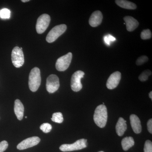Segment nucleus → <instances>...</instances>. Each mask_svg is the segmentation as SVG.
<instances>
[{"label":"nucleus","mask_w":152,"mask_h":152,"mask_svg":"<svg viewBox=\"0 0 152 152\" xmlns=\"http://www.w3.org/2000/svg\"><path fill=\"white\" fill-rule=\"evenodd\" d=\"M72 58V54L70 52L59 58L56 64V67L57 70L60 72L66 70L69 66Z\"/></svg>","instance_id":"obj_6"},{"label":"nucleus","mask_w":152,"mask_h":152,"mask_svg":"<svg viewBox=\"0 0 152 152\" xmlns=\"http://www.w3.org/2000/svg\"><path fill=\"white\" fill-rule=\"evenodd\" d=\"M29 0H22V1L23 2H26L29 1Z\"/></svg>","instance_id":"obj_31"},{"label":"nucleus","mask_w":152,"mask_h":152,"mask_svg":"<svg viewBox=\"0 0 152 152\" xmlns=\"http://www.w3.org/2000/svg\"><path fill=\"white\" fill-rule=\"evenodd\" d=\"M107 37L108 38L109 40L110 41V42H113V41H115L116 40L115 38L113 37V36L111 35H107Z\"/></svg>","instance_id":"obj_29"},{"label":"nucleus","mask_w":152,"mask_h":152,"mask_svg":"<svg viewBox=\"0 0 152 152\" xmlns=\"http://www.w3.org/2000/svg\"><path fill=\"white\" fill-rule=\"evenodd\" d=\"M94 119L95 124L99 127L103 128L105 126L107 120V111L104 105H100L96 108Z\"/></svg>","instance_id":"obj_1"},{"label":"nucleus","mask_w":152,"mask_h":152,"mask_svg":"<svg viewBox=\"0 0 152 152\" xmlns=\"http://www.w3.org/2000/svg\"><path fill=\"white\" fill-rule=\"evenodd\" d=\"M50 17L48 14H44L40 16L36 24V30L38 34H42L46 30L50 24Z\"/></svg>","instance_id":"obj_8"},{"label":"nucleus","mask_w":152,"mask_h":152,"mask_svg":"<svg viewBox=\"0 0 152 152\" xmlns=\"http://www.w3.org/2000/svg\"><path fill=\"white\" fill-rule=\"evenodd\" d=\"M60 87L59 80L58 76L51 75L47 79L46 88L49 93L53 94Z\"/></svg>","instance_id":"obj_9"},{"label":"nucleus","mask_w":152,"mask_h":152,"mask_svg":"<svg viewBox=\"0 0 152 152\" xmlns=\"http://www.w3.org/2000/svg\"><path fill=\"white\" fill-rule=\"evenodd\" d=\"M8 143L5 140L2 141L0 142V152L5 151L8 147Z\"/></svg>","instance_id":"obj_26"},{"label":"nucleus","mask_w":152,"mask_h":152,"mask_svg":"<svg viewBox=\"0 0 152 152\" xmlns=\"http://www.w3.org/2000/svg\"><path fill=\"white\" fill-rule=\"evenodd\" d=\"M121 77V75L119 72H115L112 74L109 77L106 84L107 88L112 90L116 88L119 83Z\"/></svg>","instance_id":"obj_11"},{"label":"nucleus","mask_w":152,"mask_h":152,"mask_svg":"<svg viewBox=\"0 0 152 152\" xmlns=\"http://www.w3.org/2000/svg\"><path fill=\"white\" fill-rule=\"evenodd\" d=\"M144 152H152V142L148 140L145 142L144 148Z\"/></svg>","instance_id":"obj_25"},{"label":"nucleus","mask_w":152,"mask_h":152,"mask_svg":"<svg viewBox=\"0 0 152 152\" xmlns=\"http://www.w3.org/2000/svg\"><path fill=\"white\" fill-rule=\"evenodd\" d=\"M152 75L151 71L149 69L146 70L139 77V79L142 82H145L147 80L149 76Z\"/></svg>","instance_id":"obj_20"},{"label":"nucleus","mask_w":152,"mask_h":152,"mask_svg":"<svg viewBox=\"0 0 152 152\" xmlns=\"http://www.w3.org/2000/svg\"><path fill=\"white\" fill-rule=\"evenodd\" d=\"M52 121L55 123L61 124L64 121L62 114L60 112L53 113L51 118Z\"/></svg>","instance_id":"obj_19"},{"label":"nucleus","mask_w":152,"mask_h":152,"mask_svg":"<svg viewBox=\"0 0 152 152\" xmlns=\"http://www.w3.org/2000/svg\"><path fill=\"white\" fill-rule=\"evenodd\" d=\"M104 41L105 43L108 45H110V41L109 40L107 36H104Z\"/></svg>","instance_id":"obj_28"},{"label":"nucleus","mask_w":152,"mask_h":152,"mask_svg":"<svg viewBox=\"0 0 152 152\" xmlns=\"http://www.w3.org/2000/svg\"><path fill=\"white\" fill-rule=\"evenodd\" d=\"M104 152L103 151H100V152Z\"/></svg>","instance_id":"obj_33"},{"label":"nucleus","mask_w":152,"mask_h":152,"mask_svg":"<svg viewBox=\"0 0 152 152\" xmlns=\"http://www.w3.org/2000/svg\"><path fill=\"white\" fill-rule=\"evenodd\" d=\"M25 118H27V117L26 116L25 117Z\"/></svg>","instance_id":"obj_32"},{"label":"nucleus","mask_w":152,"mask_h":152,"mask_svg":"<svg viewBox=\"0 0 152 152\" xmlns=\"http://www.w3.org/2000/svg\"><path fill=\"white\" fill-rule=\"evenodd\" d=\"M40 129L43 132L48 133L51 131L52 126L51 125L48 123H44L40 126Z\"/></svg>","instance_id":"obj_23"},{"label":"nucleus","mask_w":152,"mask_h":152,"mask_svg":"<svg viewBox=\"0 0 152 152\" xmlns=\"http://www.w3.org/2000/svg\"><path fill=\"white\" fill-rule=\"evenodd\" d=\"M148 61V58L146 56H142L139 57L136 62V65L141 66Z\"/></svg>","instance_id":"obj_24"},{"label":"nucleus","mask_w":152,"mask_h":152,"mask_svg":"<svg viewBox=\"0 0 152 152\" xmlns=\"http://www.w3.org/2000/svg\"><path fill=\"white\" fill-rule=\"evenodd\" d=\"M87 140L82 139L78 140L74 143L64 144L60 147V150L63 152L72 151L83 149L87 146Z\"/></svg>","instance_id":"obj_3"},{"label":"nucleus","mask_w":152,"mask_h":152,"mask_svg":"<svg viewBox=\"0 0 152 152\" xmlns=\"http://www.w3.org/2000/svg\"><path fill=\"white\" fill-rule=\"evenodd\" d=\"M12 60L13 64L15 67L20 68L24 63V56L22 48L15 47L12 53Z\"/></svg>","instance_id":"obj_5"},{"label":"nucleus","mask_w":152,"mask_h":152,"mask_svg":"<svg viewBox=\"0 0 152 152\" xmlns=\"http://www.w3.org/2000/svg\"><path fill=\"white\" fill-rule=\"evenodd\" d=\"M66 25L61 24L56 26L51 30L46 37V41L48 43L55 42L58 38L62 35L66 30Z\"/></svg>","instance_id":"obj_4"},{"label":"nucleus","mask_w":152,"mask_h":152,"mask_svg":"<svg viewBox=\"0 0 152 152\" xmlns=\"http://www.w3.org/2000/svg\"><path fill=\"white\" fill-rule=\"evenodd\" d=\"M40 140V139L37 137L28 138L20 143L17 146V148L19 150L26 149L37 145Z\"/></svg>","instance_id":"obj_10"},{"label":"nucleus","mask_w":152,"mask_h":152,"mask_svg":"<svg viewBox=\"0 0 152 152\" xmlns=\"http://www.w3.org/2000/svg\"><path fill=\"white\" fill-rule=\"evenodd\" d=\"M11 12L8 9L4 8L0 10V17L3 19H9L10 18Z\"/></svg>","instance_id":"obj_21"},{"label":"nucleus","mask_w":152,"mask_h":152,"mask_svg":"<svg viewBox=\"0 0 152 152\" xmlns=\"http://www.w3.org/2000/svg\"><path fill=\"white\" fill-rule=\"evenodd\" d=\"M130 120L133 131L136 134H140L142 131V126L140 119L135 115L132 114L130 117Z\"/></svg>","instance_id":"obj_14"},{"label":"nucleus","mask_w":152,"mask_h":152,"mask_svg":"<svg viewBox=\"0 0 152 152\" xmlns=\"http://www.w3.org/2000/svg\"><path fill=\"white\" fill-rule=\"evenodd\" d=\"M121 145L124 151H128L134 145V139L131 137H126L122 140Z\"/></svg>","instance_id":"obj_18"},{"label":"nucleus","mask_w":152,"mask_h":152,"mask_svg":"<svg viewBox=\"0 0 152 152\" xmlns=\"http://www.w3.org/2000/svg\"><path fill=\"white\" fill-rule=\"evenodd\" d=\"M140 36L142 39H148L152 37V33L149 29H147L142 31Z\"/></svg>","instance_id":"obj_22"},{"label":"nucleus","mask_w":152,"mask_h":152,"mask_svg":"<svg viewBox=\"0 0 152 152\" xmlns=\"http://www.w3.org/2000/svg\"><path fill=\"white\" fill-rule=\"evenodd\" d=\"M41 77L40 70L38 67L33 68L31 70L29 76L28 85L31 91H37L40 86Z\"/></svg>","instance_id":"obj_2"},{"label":"nucleus","mask_w":152,"mask_h":152,"mask_svg":"<svg viewBox=\"0 0 152 152\" xmlns=\"http://www.w3.org/2000/svg\"><path fill=\"white\" fill-rule=\"evenodd\" d=\"M102 19L103 15L101 11H95L90 17L89 23L91 26L96 27L101 24Z\"/></svg>","instance_id":"obj_12"},{"label":"nucleus","mask_w":152,"mask_h":152,"mask_svg":"<svg viewBox=\"0 0 152 152\" xmlns=\"http://www.w3.org/2000/svg\"><path fill=\"white\" fill-rule=\"evenodd\" d=\"M126 121L122 118H120L116 125V132L118 135L122 136L127 129Z\"/></svg>","instance_id":"obj_16"},{"label":"nucleus","mask_w":152,"mask_h":152,"mask_svg":"<svg viewBox=\"0 0 152 152\" xmlns=\"http://www.w3.org/2000/svg\"><path fill=\"white\" fill-rule=\"evenodd\" d=\"M147 126H148V132L151 134H152V119H151L148 121L147 123Z\"/></svg>","instance_id":"obj_27"},{"label":"nucleus","mask_w":152,"mask_h":152,"mask_svg":"<svg viewBox=\"0 0 152 152\" xmlns=\"http://www.w3.org/2000/svg\"><path fill=\"white\" fill-rule=\"evenodd\" d=\"M149 97L150 99H152V92L151 91V92L149 93Z\"/></svg>","instance_id":"obj_30"},{"label":"nucleus","mask_w":152,"mask_h":152,"mask_svg":"<svg viewBox=\"0 0 152 152\" xmlns=\"http://www.w3.org/2000/svg\"><path fill=\"white\" fill-rule=\"evenodd\" d=\"M85 73L82 71H77L74 73L71 78V86L72 90L75 92H78L83 88L81 82V79L84 77Z\"/></svg>","instance_id":"obj_7"},{"label":"nucleus","mask_w":152,"mask_h":152,"mask_svg":"<svg viewBox=\"0 0 152 152\" xmlns=\"http://www.w3.org/2000/svg\"><path fill=\"white\" fill-rule=\"evenodd\" d=\"M128 31L132 32L136 29L139 26L138 21L133 17L127 16L124 18Z\"/></svg>","instance_id":"obj_13"},{"label":"nucleus","mask_w":152,"mask_h":152,"mask_svg":"<svg viewBox=\"0 0 152 152\" xmlns=\"http://www.w3.org/2000/svg\"><path fill=\"white\" fill-rule=\"evenodd\" d=\"M14 112L17 118L20 121H21L23 118L24 107L23 105L19 99H16L15 101Z\"/></svg>","instance_id":"obj_15"},{"label":"nucleus","mask_w":152,"mask_h":152,"mask_svg":"<svg viewBox=\"0 0 152 152\" xmlns=\"http://www.w3.org/2000/svg\"><path fill=\"white\" fill-rule=\"evenodd\" d=\"M117 5L127 10H135L137 6L134 3L125 0H116L115 1Z\"/></svg>","instance_id":"obj_17"}]
</instances>
